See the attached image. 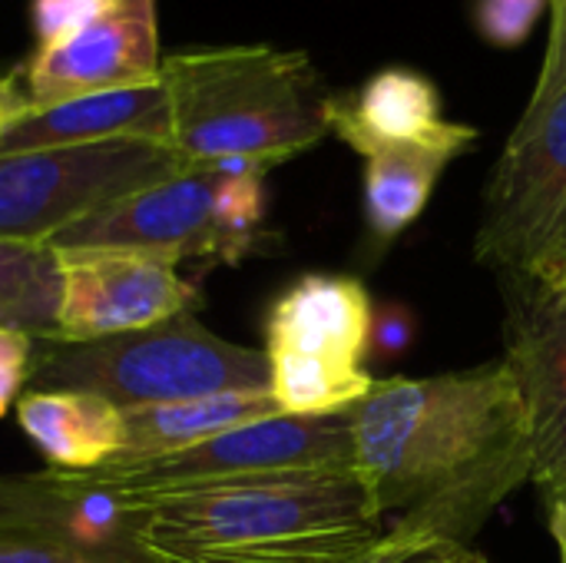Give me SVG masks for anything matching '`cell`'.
<instances>
[{
    "label": "cell",
    "instance_id": "3",
    "mask_svg": "<svg viewBox=\"0 0 566 563\" xmlns=\"http://www.w3.org/2000/svg\"><path fill=\"white\" fill-rule=\"evenodd\" d=\"M172 149L189 166L269 173L328 136V90L298 50L209 46L163 60Z\"/></svg>",
    "mask_w": 566,
    "mask_h": 563
},
{
    "label": "cell",
    "instance_id": "15",
    "mask_svg": "<svg viewBox=\"0 0 566 563\" xmlns=\"http://www.w3.org/2000/svg\"><path fill=\"white\" fill-rule=\"evenodd\" d=\"M116 139H149L172 146V110L163 80L30 110L7 133H0V156Z\"/></svg>",
    "mask_w": 566,
    "mask_h": 563
},
{
    "label": "cell",
    "instance_id": "16",
    "mask_svg": "<svg viewBox=\"0 0 566 563\" xmlns=\"http://www.w3.org/2000/svg\"><path fill=\"white\" fill-rule=\"evenodd\" d=\"M17 421L60 471H93L126 448L123 408L90 392H23Z\"/></svg>",
    "mask_w": 566,
    "mask_h": 563
},
{
    "label": "cell",
    "instance_id": "5",
    "mask_svg": "<svg viewBox=\"0 0 566 563\" xmlns=\"http://www.w3.org/2000/svg\"><path fill=\"white\" fill-rule=\"evenodd\" d=\"M265 176L189 166L129 192L63 229L50 249H133L182 259L239 262L262 239Z\"/></svg>",
    "mask_w": 566,
    "mask_h": 563
},
{
    "label": "cell",
    "instance_id": "28",
    "mask_svg": "<svg viewBox=\"0 0 566 563\" xmlns=\"http://www.w3.org/2000/svg\"><path fill=\"white\" fill-rule=\"evenodd\" d=\"M30 110L33 106H30V96L23 86V66H17L7 76H0V133H7Z\"/></svg>",
    "mask_w": 566,
    "mask_h": 563
},
{
    "label": "cell",
    "instance_id": "17",
    "mask_svg": "<svg viewBox=\"0 0 566 563\" xmlns=\"http://www.w3.org/2000/svg\"><path fill=\"white\" fill-rule=\"evenodd\" d=\"M275 415H282V408L275 405L272 392H242V395H216V398H196V402L123 408L126 448L116 461H143V458L172 455L212 435H222V431H232L262 418H275Z\"/></svg>",
    "mask_w": 566,
    "mask_h": 563
},
{
    "label": "cell",
    "instance_id": "27",
    "mask_svg": "<svg viewBox=\"0 0 566 563\" xmlns=\"http://www.w3.org/2000/svg\"><path fill=\"white\" fill-rule=\"evenodd\" d=\"M408 342H411V319H408V312L388 309V312L375 315L371 345H378V352L385 348L388 355H395V352H405Z\"/></svg>",
    "mask_w": 566,
    "mask_h": 563
},
{
    "label": "cell",
    "instance_id": "18",
    "mask_svg": "<svg viewBox=\"0 0 566 563\" xmlns=\"http://www.w3.org/2000/svg\"><path fill=\"white\" fill-rule=\"evenodd\" d=\"M451 156L434 149H388L365 159V219L378 242H395L428 209Z\"/></svg>",
    "mask_w": 566,
    "mask_h": 563
},
{
    "label": "cell",
    "instance_id": "9",
    "mask_svg": "<svg viewBox=\"0 0 566 563\" xmlns=\"http://www.w3.org/2000/svg\"><path fill=\"white\" fill-rule=\"evenodd\" d=\"M566 206V90L521 116L484 189L474 256L524 279Z\"/></svg>",
    "mask_w": 566,
    "mask_h": 563
},
{
    "label": "cell",
    "instance_id": "12",
    "mask_svg": "<svg viewBox=\"0 0 566 563\" xmlns=\"http://www.w3.org/2000/svg\"><path fill=\"white\" fill-rule=\"evenodd\" d=\"M143 514L119 494L90 484L80 471L0 478V528L56 541L103 563H146L139 551Z\"/></svg>",
    "mask_w": 566,
    "mask_h": 563
},
{
    "label": "cell",
    "instance_id": "29",
    "mask_svg": "<svg viewBox=\"0 0 566 563\" xmlns=\"http://www.w3.org/2000/svg\"><path fill=\"white\" fill-rule=\"evenodd\" d=\"M547 504V531L557 544V557L566 563V498H544Z\"/></svg>",
    "mask_w": 566,
    "mask_h": 563
},
{
    "label": "cell",
    "instance_id": "11",
    "mask_svg": "<svg viewBox=\"0 0 566 563\" xmlns=\"http://www.w3.org/2000/svg\"><path fill=\"white\" fill-rule=\"evenodd\" d=\"M156 0H113L76 37L33 50L23 86L33 110L163 80Z\"/></svg>",
    "mask_w": 566,
    "mask_h": 563
},
{
    "label": "cell",
    "instance_id": "7",
    "mask_svg": "<svg viewBox=\"0 0 566 563\" xmlns=\"http://www.w3.org/2000/svg\"><path fill=\"white\" fill-rule=\"evenodd\" d=\"M182 169L189 163L169 143L149 139L0 156V242L50 246L90 212Z\"/></svg>",
    "mask_w": 566,
    "mask_h": 563
},
{
    "label": "cell",
    "instance_id": "23",
    "mask_svg": "<svg viewBox=\"0 0 566 563\" xmlns=\"http://www.w3.org/2000/svg\"><path fill=\"white\" fill-rule=\"evenodd\" d=\"M554 3V23H551V40H547V53L534 83V93L527 100V110L521 116H534L541 113L547 103H554L566 90V0H551Z\"/></svg>",
    "mask_w": 566,
    "mask_h": 563
},
{
    "label": "cell",
    "instance_id": "6",
    "mask_svg": "<svg viewBox=\"0 0 566 563\" xmlns=\"http://www.w3.org/2000/svg\"><path fill=\"white\" fill-rule=\"evenodd\" d=\"M375 309L352 275L312 272L289 285L265 319L269 392L282 415H348L375 388L365 368Z\"/></svg>",
    "mask_w": 566,
    "mask_h": 563
},
{
    "label": "cell",
    "instance_id": "19",
    "mask_svg": "<svg viewBox=\"0 0 566 563\" xmlns=\"http://www.w3.org/2000/svg\"><path fill=\"white\" fill-rule=\"evenodd\" d=\"M60 262L50 246L0 242V325L33 338L56 335Z\"/></svg>",
    "mask_w": 566,
    "mask_h": 563
},
{
    "label": "cell",
    "instance_id": "14",
    "mask_svg": "<svg viewBox=\"0 0 566 563\" xmlns=\"http://www.w3.org/2000/svg\"><path fill=\"white\" fill-rule=\"evenodd\" d=\"M504 365L527 405L534 484L544 498H566V285H527Z\"/></svg>",
    "mask_w": 566,
    "mask_h": 563
},
{
    "label": "cell",
    "instance_id": "2",
    "mask_svg": "<svg viewBox=\"0 0 566 563\" xmlns=\"http://www.w3.org/2000/svg\"><path fill=\"white\" fill-rule=\"evenodd\" d=\"M119 498L143 514L136 541L146 563H335L385 534L355 471Z\"/></svg>",
    "mask_w": 566,
    "mask_h": 563
},
{
    "label": "cell",
    "instance_id": "22",
    "mask_svg": "<svg viewBox=\"0 0 566 563\" xmlns=\"http://www.w3.org/2000/svg\"><path fill=\"white\" fill-rule=\"evenodd\" d=\"M113 0H30L36 50L56 46L86 30Z\"/></svg>",
    "mask_w": 566,
    "mask_h": 563
},
{
    "label": "cell",
    "instance_id": "10",
    "mask_svg": "<svg viewBox=\"0 0 566 563\" xmlns=\"http://www.w3.org/2000/svg\"><path fill=\"white\" fill-rule=\"evenodd\" d=\"M60 305L53 342H96L189 315L199 292L172 259L133 249H53Z\"/></svg>",
    "mask_w": 566,
    "mask_h": 563
},
{
    "label": "cell",
    "instance_id": "24",
    "mask_svg": "<svg viewBox=\"0 0 566 563\" xmlns=\"http://www.w3.org/2000/svg\"><path fill=\"white\" fill-rule=\"evenodd\" d=\"M33 335L0 325V418L13 402H20V388L27 385L33 368Z\"/></svg>",
    "mask_w": 566,
    "mask_h": 563
},
{
    "label": "cell",
    "instance_id": "26",
    "mask_svg": "<svg viewBox=\"0 0 566 563\" xmlns=\"http://www.w3.org/2000/svg\"><path fill=\"white\" fill-rule=\"evenodd\" d=\"M521 282L534 285V289H560V285H566V206Z\"/></svg>",
    "mask_w": 566,
    "mask_h": 563
},
{
    "label": "cell",
    "instance_id": "4",
    "mask_svg": "<svg viewBox=\"0 0 566 563\" xmlns=\"http://www.w3.org/2000/svg\"><path fill=\"white\" fill-rule=\"evenodd\" d=\"M33 392H90L116 408L269 392L265 352L209 332L192 312L96 342L36 338Z\"/></svg>",
    "mask_w": 566,
    "mask_h": 563
},
{
    "label": "cell",
    "instance_id": "1",
    "mask_svg": "<svg viewBox=\"0 0 566 563\" xmlns=\"http://www.w3.org/2000/svg\"><path fill=\"white\" fill-rule=\"evenodd\" d=\"M355 475L385 531L471 544L534 481V435L504 358L431 378H381L348 415Z\"/></svg>",
    "mask_w": 566,
    "mask_h": 563
},
{
    "label": "cell",
    "instance_id": "13",
    "mask_svg": "<svg viewBox=\"0 0 566 563\" xmlns=\"http://www.w3.org/2000/svg\"><path fill=\"white\" fill-rule=\"evenodd\" d=\"M328 133L361 159L388 149H434L451 159L478 143V129L444 116L431 76L411 66H385L361 86L328 96Z\"/></svg>",
    "mask_w": 566,
    "mask_h": 563
},
{
    "label": "cell",
    "instance_id": "8",
    "mask_svg": "<svg viewBox=\"0 0 566 563\" xmlns=\"http://www.w3.org/2000/svg\"><path fill=\"white\" fill-rule=\"evenodd\" d=\"M315 471H355V448L345 415L335 418L275 415L212 435L172 455L143 458V461H113L80 475L96 488L116 494H139V491H172V488L229 484V481L275 478V475H315Z\"/></svg>",
    "mask_w": 566,
    "mask_h": 563
},
{
    "label": "cell",
    "instance_id": "21",
    "mask_svg": "<svg viewBox=\"0 0 566 563\" xmlns=\"http://www.w3.org/2000/svg\"><path fill=\"white\" fill-rule=\"evenodd\" d=\"M547 3L551 0H474V27L491 46L514 50L527 43Z\"/></svg>",
    "mask_w": 566,
    "mask_h": 563
},
{
    "label": "cell",
    "instance_id": "25",
    "mask_svg": "<svg viewBox=\"0 0 566 563\" xmlns=\"http://www.w3.org/2000/svg\"><path fill=\"white\" fill-rule=\"evenodd\" d=\"M0 563H103L76 554L56 541L17 531V528H0Z\"/></svg>",
    "mask_w": 566,
    "mask_h": 563
},
{
    "label": "cell",
    "instance_id": "20",
    "mask_svg": "<svg viewBox=\"0 0 566 563\" xmlns=\"http://www.w3.org/2000/svg\"><path fill=\"white\" fill-rule=\"evenodd\" d=\"M335 563H494L471 544H458L434 534H411V531H385L368 548L342 557Z\"/></svg>",
    "mask_w": 566,
    "mask_h": 563
}]
</instances>
